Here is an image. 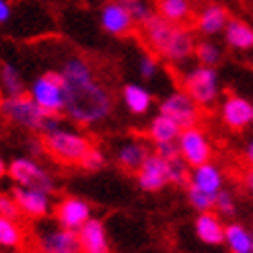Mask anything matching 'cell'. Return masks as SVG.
<instances>
[{"instance_id":"obj_5","label":"cell","mask_w":253,"mask_h":253,"mask_svg":"<svg viewBox=\"0 0 253 253\" xmlns=\"http://www.w3.org/2000/svg\"><path fill=\"white\" fill-rule=\"evenodd\" d=\"M29 95L49 116H60L66 109V84L62 72H45L31 83Z\"/></svg>"},{"instance_id":"obj_2","label":"cell","mask_w":253,"mask_h":253,"mask_svg":"<svg viewBox=\"0 0 253 253\" xmlns=\"http://www.w3.org/2000/svg\"><path fill=\"white\" fill-rule=\"evenodd\" d=\"M140 29L146 45L159 58L167 60L169 64H183V62H187L194 56L196 49L194 35L183 25L171 23L163 19L159 12H155L144 25H140Z\"/></svg>"},{"instance_id":"obj_22","label":"cell","mask_w":253,"mask_h":253,"mask_svg":"<svg viewBox=\"0 0 253 253\" xmlns=\"http://www.w3.org/2000/svg\"><path fill=\"white\" fill-rule=\"evenodd\" d=\"M181 126L177 124L175 120H171L165 113H157L148 126V138L153 140V144L159 142H177V138L181 134Z\"/></svg>"},{"instance_id":"obj_27","label":"cell","mask_w":253,"mask_h":253,"mask_svg":"<svg viewBox=\"0 0 253 253\" xmlns=\"http://www.w3.org/2000/svg\"><path fill=\"white\" fill-rule=\"evenodd\" d=\"M25 241V229L17 222V218L0 216V247L19 249Z\"/></svg>"},{"instance_id":"obj_23","label":"cell","mask_w":253,"mask_h":253,"mask_svg":"<svg viewBox=\"0 0 253 253\" xmlns=\"http://www.w3.org/2000/svg\"><path fill=\"white\" fill-rule=\"evenodd\" d=\"M224 42L233 49H251L253 47V27L241 19H229L222 31Z\"/></svg>"},{"instance_id":"obj_36","label":"cell","mask_w":253,"mask_h":253,"mask_svg":"<svg viewBox=\"0 0 253 253\" xmlns=\"http://www.w3.org/2000/svg\"><path fill=\"white\" fill-rule=\"evenodd\" d=\"M153 150L159 153L161 157H165V159H171V157L179 155V146H177V142H159V144H155Z\"/></svg>"},{"instance_id":"obj_30","label":"cell","mask_w":253,"mask_h":253,"mask_svg":"<svg viewBox=\"0 0 253 253\" xmlns=\"http://www.w3.org/2000/svg\"><path fill=\"white\" fill-rule=\"evenodd\" d=\"M187 200H189V206H192L194 210H198V214L214 210V206H216V196L200 192V189H196L192 185H187Z\"/></svg>"},{"instance_id":"obj_35","label":"cell","mask_w":253,"mask_h":253,"mask_svg":"<svg viewBox=\"0 0 253 253\" xmlns=\"http://www.w3.org/2000/svg\"><path fill=\"white\" fill-rule=\"evenodd\" d=\"M103 165H105V157H103V153H101L99 148L93 146V148L86 153V157L81 161V165H79V167H83L84 171H99Z\"/></svg>"},{"instance_id":"obj_32","label":"cell","mask_w":253,"mask_h":253,"mask_svg":"<svg viewBox=\"0 0 253 253\" xmlns=\"http://www.w3.org/2000/svg\"><path fill=\"white\" fill-rule=\"evenodd\" d=\"M159 60L155 56H142L140 60H138V72H140V77L144 81H153L157 79L159 74Z\"/></svg>"},{"instance_id":"obj_28","label":"cell","mask_w":253,"mask_h":253,"mask_svg":"<svg viewBox=\"0 0 253 253\" xmlns=\"http://www.w3.org/2000/svg\"><path fill=\"white\" fill-rule=\"evenodd\" d=\"M194 56L198 58L200 64H204V66H216L218 62L222 60L220 47L216 43H212V42H200V43H196Z\"/></svg>"},{"instance_id":"obj_1","label":"cell","mask_w":253,"mask_h":253,"mask_svg":"<svg viewBox=\"0 0 253 253\" xmlns=\"http://www.w3.org/2000/svg\"><path fill=\"white\" fill-rule=\"evenodd\" d=\"M66 84L64 113L79 126H97L111 116L113 99L107 86L95 77L93 66L84 58L70 56L62 64Z\"/></svg>"},{"instance_id":"obj_20","label":"cell","mask_w":253,"mask_h":253,"mask_svg":"<svg viewBox=\"0 0 253 253\" xmlns=\"http://www.w3.org/2000/svg\"><path fill=\"white\" fill-rule=\"evenodd\" d=\"M150 155V146L144 140H128L118 148V163L126 171H138Z\"/></svg>"},{"instance_id":"obj_26","label":"cell","mask_w":253,"mask_h":253,"mask_svg":"<svg viewBox=\"0 0 253 253\" xmlns=\"http://www.w3.org/2000/svg\"><path fill=\"white\" fill-rule=\"evenodd\" d=\"M157 12L171 23L183 25L192 17V2L189 0H157Z\"/></svg>"},{"instance_id":"obj_41","label":"cell","mask_w":253,"mask_h":253,"mask_svg":"<svg viewBox=\"0 0 253 253\" xmlns=\"http://www.w3.org/2000/svg\"><path fill=\"white\" fill-rule=\"evenodd\" d=\"M251 124H253V120H251Z\"/></svg>"},{"instance_id":"obj_14","label":"cell","mask_w":253,"mask_h":253,"mask_svg":"<svg viewBox=\"0 0 253 253\" xmlns=\"http://www.w3.org/2000/svg\"><path fill=\"white\" fill-rule=\"evenodd\" d=\"M220 118L224 126H229L231 130H243L253 120V105L251 101L239 95H229L222 105H220Z\"/></svg>"},{"instance_id":"obj_10","label":"cell","mask_w":253,"mask_h":253,"mask_svg":"<svg viewBox=\"0 0 253 253\" xmlns=\"http://www.w3.org/2000/svg\"><path fill=\"white\" fill-rule=\"evenodd\" d=\"M136 181L144 192H159L169 183V159L150 153L142 167L136 171Z\"/></svg>"},{"instance_id":"obj_4","label":"cell","mask_w":253,"mask_h":253,"mask_svg":"<svg viewBox=\"0 0 253 253\" xmlns=\"http://www.w3.org/2000/svg\"><path fill=\"white\" fill-rule=\"evenodd\" d=\"M0 113L6 122H10L17 128H23L27 132H47L52 126L58 124V116H49L45 109H42L35 103L31 95H15L4 97L0 103Z\"/></svg>"},{"instance_id":"obj_19","label":"cell","mask_w":253,"mask_h":253,"mask_svg":"<svg viewBox=\"0 0 253 253\" xmlns=\"http://www.w3.org/2000/svg\"><path fill=\"white\" fill-rule=\"evenodd\" d=\"M229 12L220 4H208L204 10L198 15V31L202 35H218L224 31L226 23H229Z\"/></svg>"},{"instance_id":"obj_24","label":"cell","mask_w":253,"mask_h":253,"mask_svg":"<svg viewBox=\"0 0 253 253\" xmlns=\"http://www.w3.org/2000/svg\"><path fill=\"white\" fill-rule=\"evenodd\" d=\"M224 243L233 253H253V235L237 222L224 226Z\"/></svg>"},{"instance_id":"obj_3","label":"cell","mask_w":253,"mask_h":253,"mask_svg":"<svg viewBox=\"0 0 253 253\" xmlns=\"http://www.w3.org/2000/svg\"><path fill=\"white\" fill-rule=\"evenodd\" d=\"M43 148L62 165H81V161L93 148V144L88 136L74 128H66L58 122L47 132H43Z\"/></svg>"},{"instance_id":"obj_18","label":"cell","mask_w":253,"mask_h":253,"mask_svg":"<svg viewBox=\"0 0 253 253\" xmlns=\"http://www.w3.org/2000/svg\"><path fill=\"white\" fill-rule=\"evenodd\" d=\"M194 229H196V237L204 245H222L224 243V224L218 218V214H214L212 210L200 212Z\"/></svg>"},{"instance_id":"obj_33","label":"cell","mask_w":253,"mask_h":253,"mask_svg":"<svg viewBox=\"0 0 253 253\" xmlns=\"http://www.w3.org/2000/svg\"><path fill=\"white\" fill-rule=\"evenodd\" d=\"M218 210L220 216H233L235 210H237V204L233 200V194L226 192V189H220V192L216 194V206H214Z\"/></svg>"},{"instance_id":"obj_34","label":"cell","mask_w":253,"mask_h":253,"mask_svg":"<svg viewBox=\"0 0 253 253\" xmlns=\"http://www.w3.org/2000/svg\"><path fill=\"white\" fill-rule=\"evenodd\" d=\"M0 216H6V218L21 216V208L12 194H0Z\"/></svg>"},{"instance_id":"obj_40","label":"cell","mask_w":253,"mask_h":253,"mask_svg":"<svg viewBox=\"0 0 253 253\" xmlns=\"http://www.w3.org/2000/svg\"><path fill=\"white\" fill-rule=\"evenodd\" d=\"M8 173V165H4V161H2V157H0V179Z\"/></svg>"},{"instance_id":"obj_7","label":"cell","mask_w":253,"mask_h":253,"mask_svg":"<svg viewBox=\"0 0 253 253\" xmlns=\"http://www.w3.org/2000/svg\"><path fill=\"white\" fill-rule=\"evenodd\" d=\"M8 177L17 185L23 187H37V189H45L52 194L54 192V177L47 173L45 167H42L35 159L29 157H17L8 163Z\"/></svg>"},{"instance_id":"obj_13","label":"cell","mask_w":253,"mask_h":253,"mask_svg":"<svg viewBox=\"0 0 253 253\" xmlns=\"http://www.w3.org/2000/svg\"><path fill=\"white\" fill-rule=\"evenodd\" d=\"M101 27H103L105 33L113 35V37H124L128 35L134 29V19L130 17L128 8H126L120 0H113V2H107L103 8H101Z\"/></svg>"},{"instance_id":"obj_8","label":"cell","mask_w":253,"mask_h":253,"mask_svg":"<svg viewBox=\"0 0 253 253\" xmlns=\"http://www.w3.org/2000/svg\"><path fill=\"white\" fill-rule=\"evenodd\" d=\"M179 155L189 167H198L202 163H208L212 159V144L208 140L206 132L198 126L183 128L179 138H177Z\"/></svg>"},{"instance_id":"obj_39","label":"cell","mask_w":253,"mask_h":253,"mask_svg":"<svg viewBox=\"0 0 253 253\" xmlns=\"http://www.w3.org/2000/svg\"><path fill=\"white\" fill-rule=\"evenodd\" d=\"M245 187L249 189V194L253 196V167H251V169L245 173Z\"/></svg>"},{"instance_id":"obj_29","label":"cell","mask_w":253,"mask_h":253,"mask_svg":"<svg viewBox=\"0 0 253 253\" xmlns=\"http://www.w3.org/2000/svg\"><path fill=\"white\" fill-rule=\"evenodd\" d=\"M120 2L128 8L130 17L134 19L136 25H144L150 17L155 15V8L148 0H120Z\"/></svg>"},{"instance_id":"obj_15","label":"cell","mask_w":253,"mask_h":253,"mask_svg":"<svg viewBox=\"0 0 253 253\" xmlns=\"http://www.w3.org/2000/svg\"><path fill=\"white\" fill-rule=\"evenodd\" d=\"M91 218V206L81 198H64L56 206V222L70 231H79Z\"/></svg>"},{"instance_id":"obj_11","label":"cell","mask_w":253,"mask_h":253,"mask_svg":"<svg viewBox=\"0 0 253 253\" xmlns=\"http://www.w3.org/2000/svg\"><path fill=\"white\" fill-rule=\"evenodd\" d=\"M40 247L45 253H79V231H70L62 224L47 226L45 231L40 233Z\"/></svg>"},{"instance_id":"obj_16","label":"cell","mask_w":253,"mask_h":253,"mask_svg":"<svg viewBox=\"0 0 253 253\" xmlns=\"http://www.w3.org/2000/svg\"><path fill=\"white\" fill-rule=\"evenodd\" d=\"M81 251L86 253H107L109 251V237L105 224L99 218H88L79 229Z\"/></svg>"},{"instance_id":"obj_37","label":"cell","mask_w":253,"mask_h":253,"mask_svg":"<svg viewBox=\"0 0 253 253\" xmlns=\"http://www.w3.org/2000/svg\"><path fill=\"white\" fill-rule=\"evenodd\" d=\"M10 15H12V8H10V2H8V0H0V25H4V23H8Z\"/></svg>"},{"instance_id":"obj_17","label":"cell","mask_w":253,"mask_h":253,"mask_svg":"<svg viewBox=\"0 0 253 253\" xmlns=\"http://www.w3.org/2000/svg\"><path fill=\"white\" fill-rule=\"evenodd\" d=\"M222 183H224L222 171L210 161L202 163V165H198V167H192V171H189V183L187 185L200 189V192L216 196L222 189Z\"/></svg>"},{"instance_id":"obj_9","label":"cell","mask_w":253,"mask_h":253,"mask_svg":"<svg viewBox=\"0 0 253 253\" xmlns=\"http://www.w3.org/2000/svg\"><path fill=\"white\" fill-rule=\"evenodd\" d=\"M159 111L175 120L181 128L196 126L200 118V105L185 91H173L161 101Z\"/></svg>"},{"instance_id":"obj_25","label":"cell","mask_w":253,"mask_h":253,"mask_svg":"<svg viewBox=\"0 0 253 253\" xmlns=\"http://www.w3.org/2000/svg\"><path fill=\"white\" fill-rule=\"evenodd\" d=\"M0 91L4 97H15L25 93V79L21 70L10 64V62H2L0 64Z\"/></svg>"},{"instance_id":"obj_38","label":"cell","mask_w":253,"mask_h":253,"mask_svg":"<svg viewBox=\"0 0 253 253\" xmlns=\"http://www.w3.org/2000/svg\"><path fill=\"white\" fill-rule=\"evenodd\" d=\"M245 159H247V163L253 167V140H249L247 144H245Z\"/></svg>"},{"instance_id":"obj_6","label":"cell","mask_w":253,"mask_h":253,"mask_svg":"<svg viewBox=\"0 0 253 253\" xmlns=\"http://www.w3.org/2000/svg\"><path fill=\"white\" fill-rule=\"evenodd\" d=\"M183 91L192 97L200 107L212 105L218 97V72L214 66L200 64L183 74Z\"/></svg>"},{"instance_id":"obj_21","label":"cell","mask_w":253,"mask_h":253,"mask_svg":"<svg viewBox=\"0 0 253 253\" xmlns=\"http://www.w3.org/2000/svg\"><path fill=\"white\" fill-rule=\"evenodd\" d=\"M122 101L126 109L134 116H144V113L150 111V105H153V95H150L148 88H144L142 84H126L122 91Z\"/></svg>"},{"instance_id":"obj_31","label":"cell","mask_w":253,"mask_h":253,"mask_svg":"<svg viewBox=\"0 0 253 253\" xmlns=\"http://www.w3.org/2000/svg\"><path fill=\"white\" fill-rule=\"evenodd\" d=\"M189 167L187 163L181 159V155L169 159V183L173 185H185L189 183Z\"/></svg>"},{"instance_id":"obj_12","label":"cell","mask_w":253,"mask_h":253,"mask_svg":"<svg viewBox=\"0 0 253 253\" xmlns=\"http://www.w3.org/2000/svg\"><path fill=\"white\" fill-rule=\"evenodd\" d=\"M12 196H15L17 204L21 208V214L29 218H43L49 214V208H52L49 192H45V189L17 185L12 189Z\"/></svg>"}]
</instances>
